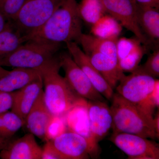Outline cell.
Here are the masks:
<instances>
[{
	"instance_id": "1",
	"label": "cell",
	"mask_w": 159,
	"mask_h": 159,
	"mask_svg": "<svg viewBox=\"0 0 159 159\" xmlns=\"http://www.w3.org/2000/svg\"><path fill=\"white\" fill-rule=\"evenodd\" d=\"M82 19L76 0H64L37 31L27 37L56 43L77 41L82 32Z\"/></svg>"
},
{
	"instance_id": "2",
	"label": "cell",
	"mask_w": 159,
	"mask_h": 159,
	"mask_svg": "<svg viewBox=\"0 0 159 159\" xmlns=\"http://www.w3.org/2000/svg\"><path fill=\"white\" fill-rule=\"evenodd\" d=\"M60 68L58 58L40 70L44 87L45 102L51 114L57 117L67 115L77 107L86 106L88 102L73 89L65 77L60 75Z\"/></svg>"
},
{
	"instance_id": "3",
	"label": "cell",
	"mask_w": 159,
	"mask_h": 159,
	"mask_svg": "<svg viewBox=\"0 0 159 159\" xmlns=\"http://www.w3.org/2000/svg\"><path fill=\"white\" fill-rule=\"evenodd\" d=\"M110 107L113 123V134L125 133L152 140L159 139L153 116L141 107L132 103L114 93Z\"/></svg>"
},
{
	"instance_id": "4",
	"label": "cell",
	"mask_w": 159,
	"mask_h": 159,
	"mask_svg": "<svg viewBox=\"0 0 159 159\" xmlns=\"http://www.w3.org/2000/svg\"><path fill=\"white\" fill-rule=\"evenodd\" d=\"M60 46L59 43L29 39L0 60V66L40 70L58 60L56 54Z\"/></svg>"
},
{
	"instance_id": "5",
	"label": "cell",
	"mask_w": 159,
	"mask_h": 159,
	"mask_svg": "<svg viewBox=\"0 0 159 159\" xmlns=\"http://www.w3.org/2000/svg\"><path fill=\"white\" fill-rule=\"evenodd\" d=\"M64 1L25 0L11 24L27 39L42 26Z\"/></svg>"
},
{
	"instance_id": "6",
	"label": "cell",
	"mask_w": 159,
	"mask_h": 159,
	"mask_svg": "<svg viewBox=\"0 0 159 159\" xmlns=\"http://www.w3.org/2000/svg\"><path fill=\"white\" fill-rule=\"evenodd\" d=\"M157 79L135 70L124 76L116 87L117 93L132 103L141 106L152 93Z\"/></svg>"
},
{
	"instance_id": "7",
	"label": "cell",
	"mask_w": 159,
	"mask_h": 159,
	"mask_svg": "<svg viewBox=\"0 0 159 159\" xmlns=\"http://www.w3.org/2000/svg\"><path fill=\"white\" fill-rule=\"evenodd\" d=\"M107 14L118 21L122 27L130 31L145 45L150 41L143 34L138 21L139 4L135 0H102Z\"/></svg>"
},
{
	"instance_id": "8",
	"label": "cell",
	"mask_w": 159,
	"mask_h": 159,
	"mask_svg": "<svg viewBox=\"0 0 159 159\" xmlns=\"http://www.w3.org/2000/svg\"><path fill=\"white\" fill-rule=\"evenodd\" d=\"M110 140L131 159H159V144L148 139L133 134H112Z\"/></svg>"
},
{
	"instance_id": "9",
	"label": "cell",
	"mask_w": 159,
	"mask_h": 159,
	"mask_svg": "<svg viewBox=\"0 0 159 159\" xmlns=\"http://www.w3.org/2000/svg\"><path fill=\"white\" fill-rule=\"evenodd\" d=\"M61 68L65 73V78L76 93L87 100L104 101V97L94 88L88 77L77 65L70 54L59 56Z\"/></svg>"
},
{
	"instance_id": "10",
	"label": "cell",
	"mask_w": 159,
	"mask_h": 159,
	"mask_svg": "<svg viewBox=\"0 0 159 159\" xmlns=\"http://www.w3.org/2000/svg\"><path fill=\"white\" fill-rule=\"evenodd\" d=\"M61 159H89L96 156L90 143L84 137L70 130L50 139Z\"/></svg>"
},
{
	"instance_id": "11",
	"label": "cell",
	"mask_w": 159,
	"mask_h": 159,
	"mask_svg": "<svg viewBox=\"0 0 159 159\" xmlns=\"http://www.w3.org/2000/svg\"><path fill=\"white\" fill-rule=\"evenodd\" d=\"M86 110L92 144L98 152V143L112 128L111 111L104 101L99 100H88Z\"/></svg>"
},
{
	"instance_id": "12",
	"label": "cell",
	"mask_w": 159,
	"mask_h": 159,
	"mask_svg": "<svg viewBox=\"0 0 159 159\" xmlns=\"http://www.w3.org/2000/svg\"><path fill=\"white\" fill-rule=\"evenodd\" d=\"M66 43L69 54L88 77L94 88L104 98L111 101L113 97L114 90L93 66L88 56L80 48L77 43L69 42Z\"/></svg>"
},
{
	"instance_id": "13",
	"label": "cell",
	"mask_w": 159,
	"mask_h": 159,
	"mask_svg": "<svg viewBox=\"0 0 159 159\" xmlns=\"http://www.w3.org/2000/svg\"><path fill=\"white\" fill-rule=\"evenodd\" d=\"M54 118L46 105L43 89L26 116L25 125L34 136L47 141L49 127Z\"/></svg>"
},
{
	"instance_id": "14",
	"label": "cell",
	"mask_w": 159,
	"mask_h": 159,
	"mask_svg": "<svg viewBox=\"0 0 159 159\" xmlns=\"http://www.w3.org/2000/svg\"><path fill=\"white\" fill-rule=\"evenodd\" d=\"M42 148L38 144L35 136L26 134L19 139L11 140L0 151L2 159H41Z\"/></svg>"
},
{
	"instance_id": "15",
	"label": "cell",
	"mask_w": 159,
	"mask_h": 159,
	"mask_svg": "<svg viewBox=\"0 0 159 159\" xmlns=\"http://www.w3.org/2000/svg\"><path fill=\"white\" fill-rule=\"evenodd\" d=\"M43 88L42 77L30 83L26 86L13 92V103L11 111L22 119L26 117Z\"/></svg>"
},
{
	"instance_id": "16",
	"label": "cell",
	"mask_w": 159,
	"mask_h": 159,
	"mask_svg": "<svg viewBox=\"0 0 159 159\" xmlns=\"http://www.w3.org/2000/svg\"><path fill=\"white\" fill-rule=\"evenodd\" d=\"M86 54L111 87L113 90L116 88L120 80L125 75L119 67L117 58L98 52H91Z\"/></svg>"
},
{
	"instance_id": "17",
	"label": "cell",
	"mask_w": 159,
	"mask_h": 159,
	"mask_svg": "<svg viewBox=\"0 0 159 159\" xmlns=\"http://www.w3.org/2000/svg\"><path fill=\"white\" fill-rule=\"evenodd\" d=\"M42 76L40 70L15 68L0 78V91L12 93L23 88Z\"/></svg>"
},
{
	"instance_id": "18",
	"label": "cell",
	"mask_w": 159,
	"mask_h": 159,
	"mask_svg": "<svg viewBox=\"0 0 159 159\" xmlns=\"http://www.w3.org/2000/svg\"><path fill=\"white\" fill-rule=\"evenodd\" d=\"M137 16L139 27L142 32H144L143 34L146 37V35L148 36L150 41H158L159 8L141 6L139 4Z\"/></svg>"
},
{
	"instance_id": "19",
	"label": "cell",
	"mask_w": 159,
	"mask_h": 159,
	"mask_svg": "<svg viewBox=\"0 0 159 159\" xmlns=\"http://www.w3.org/2000/svg\"><path fill=\"white\" fill-rule=\"evenodd\" d=\"M117 39H105L92 34L82 33L77 43L80 44L83 51L86 54L91 52H98L117 58L116 48Z\"/></svg>"
},
{
	"instance_id": "20",
	"label": "cell",
	"mask_w": 159,
	"mask_h": 159,
	"mask_svg": "<svg viewBox=\"0 0 159 159\" xmlns=\"http://www.w3.org/2000/svg\"><path fill=\"white\" fill-rule=\"evenodd\" d=\"M92 25V35L105 39H118L123 28L116 19L108 14L102 16Z\"/></svg>"
},
{
	"instance_id": "21",
	"label": "cell",
	"mask_w": 159,
	"mask_h": 159,
	"mask_svg": "<svg viewBox=\"0 0 159 159\" xmlns=\"http://www.w3.org/2000/svg\"><path fill=\"white\" fill-rule=\"evenodd\" d=\"M28 41L23 35L11 25L0 32V60L9 56Z\"/></svg>"
},
{
	"instance_id": "22",
	"label": "cell",
	"mask_w": 159,
	"mask_h": 159,
	"mask_svg": "<svg viewBox=\"0 0 159 159\" xmlns=\"http://www.w3.org/2000/svg\"><path fill=\"white\" fill-rule=\"evenodd\" d=\"M78 10L81 19L92 25L107 14L102 0H81Z\"/></svg>"
},
{
	"instance_id": "23",
	"label": "cell",
	"mask_w": 159,
	"mask_h": 159,
	"mask_svg": "<svg viewBox=\"0 0 159 159\" xmlns=\"http://www.w3.org/2000/svg\"><path fill=\"white\" fill-rule=\"evenodd\" d=\"M25 125V120L12 111L0 114V136L11 140Z\"/></svg>"
},
{
	"instance_id": "24",
	"label": "cell",
	"mask_w": 159,
	"mask_h": 159,
	"mask_svg": "<svg viewBox=\"0 0 159 159\" xmlns=\"http://www.w3.org/2000/svg\"><path fill=\"white\" fill-rule=\"evenodd\" d=\"M146 49L142 45L127 56L118 61L120 69L123 72L132 73L135 70L142 60Z\"/></svg>"
},
{
	"instance_id": "25",
	"label": "cell",
	"mask_w": 159,
	"mask_h": 159,
	"mask_svg": "<svg viewBox=\"0 0 159 159\" xmlns=\"http://www.w3.org/2000/svg\"><path fill=\"white\" fill-rule=\"evenodd\" d=\"M142 43L136 37L135 38L125 37L118 38L116 43L117 58L118 61L134 51L141 46Z\"/></svg>"
},
{
	"instance_id": "26",
	"label": "cell",
	"mask_w": 159,
	"mask_h": 159,
	"mask_svg": "<svg viewBox=\"0 0 159 159\" xmlns=\"http://www.w3.org/2000/svg\"><path fill=\"white\" fill-rule=\"evenodd\" d=\"M25 0H0V13L11 21L20 10Z\"/></svg>"
},
{
	"instance_id": "27",
	"label": "cell",
	"mask_w": 159,
	"mask_h": 159,
	"mask_svg": "<svg viewBox=\"0 0 159 159\" xmlns=\"http://www.w3.org/2000/svg\"><path fill=\"white\" fill-rule=\"evenodd\" d=\"M138 70L154 78L159 77V50L157 49L149 55L145 63L139 66Z\"/></svg>"
},
{
	"instance_id": "28",
	"label": "cell",
	"mask_w": 159,
	"mask_h": 159,
	"mask_svg": "<svg viewBox=\"0 0 159 159\" xmlns=\"http://www.w3.org/2000/svg\"><path fill=\"white\" fill-rule=\"evenodd\" d=\"M13 99V92L6 93L0 91V114L11 109Z\"/></svg>"
},
{
	"instance_id": "29",
	"label": "cell",
	"mask_w": 159,
	"mask_h": 159,
	"mask_svg": "<svg viewBox=\"0 0 159 159\" xmlns=\"http://www.w3.org/2000/svg\"><path fill=\"white\" fill-rule=\"evenodd\" d=\"M41 159H61L50 140L47 141L42 148Z\"/></svg>"
},
{
	"instance_id": "30",
	"label": "cell",
	"mask_w": 159,
	"mask_h": 159,
	"mask_svg": "<svg viewBox=\"0 0 159 159\" xmlns=\"http://www.w3.org/2000/svg\"><path fill=\"white\" fill-rule=\"evenodd\" d=\"M141 6L159 8V0H135Z\"/></svg>"
},
{
	"instance_id": "31",
	"label": "cell",
	"mask_w": 159,
	"mask_h": 159,
	"mask_svg": "<svg viewBox=\"0 0 159 159\" xmlns=\"http://www.w3.org/2000/svg\"><path fill=\"white\" fill-rule=\"evenodd\" d=\"M11 25V22L8 20L0 13V32L8 28Z\"/></svg>"
},
{
	"instance_id": "32",
	"label": "cell",
	"mask_w": 159,
	"mask_h": 159,
	"mask_svg": "<svg viewBox=\"0 0 159 159\" xmlns=\"http://www.w3.org/2000/svg\"><path fill=\"white\" fill-rule=\"evenodd\" d=\"M154 124L157 133L159 134V111L155 117H153Z\"/></svg>"
},
{
	"instance_id": "33",
	"label": "cell",
	"mask_w": 159,
	"mask_h": 159,
	"mask_svg": "<svg viewBox=\"0 0 159 159\" xmlns=\"http://www.w3.org/2000/svg\"><path fill=\"white\" fill-rule=\"evenodd\" d=\"M8 140L0 136V151L3 149L11 140Z\"/></svg>"
},
{
	"instance_id": "34",
	"label": "cell",
	"mask_w": 159,
	"mask_h": 159,
	"mask_svg": "<svg viewBox=\"0 0 159 159\" xmlns=\"http://www.w3.org/2000/svg\"><path fill=\"white\" fill-rule=\"evenodd\" d=\"M9 71L3 68V67L0 66V78H2L4 76L9 73Z\"/></svg>"
}]
</instances>
